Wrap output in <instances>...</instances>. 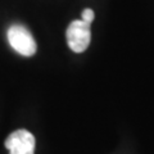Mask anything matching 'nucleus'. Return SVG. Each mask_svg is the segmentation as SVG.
Returning a JSON list of instances; mask_svg holds the SVG:
<instances>
[{"instance_id": "nucleus-2", "label": "nucleus", "mask_w": 154, "mask_h": 154, "mask_svg": "<svg viewBox=\"0 0 154 154\" xmlns=\"http://www.w3.org/2000/svg\"><path fill=\"white\" fill-rule=\"evenodd\" d=\"M91 23L84 21V19H76L67 28L66 36L68 46L72 51L82 53L89 48L91 41Z\"/></svg>"}, {"instance_id": "nucleus-3", "label": "nucleus", "mask_w": 154, "mask_h": 154, "mask_svg": "<svg viewBox=\"0 0 154 154\" xmlns=\"http://www.w3.org/2000/svg\"><path fill=\"white\" fill-rule=\"evenodd\" d=\"M9 154H35V137L27 130H17L5 140Z\"/></svg>"}, {"instance_id": "nucleus-1", "label": "nucleus", "mask_w": 154, "mask_h": 154, "mask_svg": "<svg viewBox=\"0 0 154 154\" xmlns=\"http://www.w3.org/2000/svg\"><path fill=\"white\" fill-rule=\"evenodd\" d=\"M8 41L18 54L32 57L36 53V41L31 32L22 25H13L8 30Z\"/></svg>"}, {"instance_id": "nucleus-4", "label": "nucleus", "mask_w": 154, "mask_h": 154, "mask_svg": "<svg viewBox=\"0 0 154 154\" xmlns=\"http://www.w3.org/2000/svg\"><path fill=\"white\" fill-rule=\"evenodd\" d=\"M94 17H95V14H94L93 9L88 8V9H85V11L82 12V19H84V21H86V22L91 23L94 21Z\"/></svg>"}]
</instances>
